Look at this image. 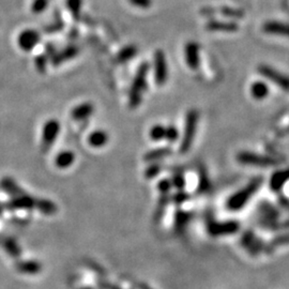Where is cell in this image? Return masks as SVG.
<instances>
[{
	"instance_id": "cell-18",
	"label": "cell",
	"mask_w": 289,
	"mask_h": 289,
	"mask_svg": "<svg viewBox=\"0 0 289 289\" xmlns=\"http://www.w3.org/2000/svg\"><path fill=\"white\" fill-rule=\"evenodd\" d=\"M109 139H110V136L106 131L97 130V131H93L92 133H90L88 137V143L93 148H102L107 143H109Z\"/></svg>"
},
{
	"instance_id": "cell-21",
	"label": "cell",
	"mask_w": 289,
	"mask_h": 289,
	"mask_svg": "<svg viewBox=\"0 0 289 289\" xmlns=\"http://www.w3.org/2000/svg\"><path fill=\"white\" fill-rule=\"evenodd\" d=\"M16 268L24 274H38L40 271L42 270V266L41 263L35 260H24L20 261L16 265Z\"/></svg>"
},
{
	"instance_id": "cell-19",
	"label": "cell",
	"mask_w": 289,
	"mask_h": 289,
	"mask_svg": "<svg viewBox=\"0 0 289 289\" xmlns=\"http://www.w3.org/2000/svg\"><path fill=\"white\" fill-rule=\"evenodd\" d=\"M36 202L34 198L28 195H20L8 205L11 209H31L36 207Z\"/></svg>"
},
{
	"instance_id": "cell-13",
	"label": "cell",
	"mask_w": 289,
	"mask_h": 289,
	"mask_svg": "<svg viewBox=\"0 0 289 289\" xmlns=\"http://www.w3.org/2000/svg\"><path fill=\"white\" fill-rule=\"evenodd\" d=\"M40 39L41 37L38 31L28 29L23 31L22 35L19 37V44L24 51L29 52L40 42Z\"/></svg>"
},
{
	"instance_id": "cell-20",
	"label": "cell",
	"mask_w": 289,
	"mask_h": 289,
	"mask_svg": "<svg viewBox=\"0 0 289 289\" xmlns=\"http://www.w3.org/2000/svg\"><path fill=\"white\" fill-rule=\"evenodd\" d=\"M250 91H251V95L255 99V100L261 101L269 95V86L266 84L265 81L256 80L252 84Z\"/></svg>"
},
{
	"instance_id": "cell-7",
	"label": "cell",
	"mask_w": 289,
	"mask_h": 289,
	"mask_svg": "<svg viewBox=\"0 0 289 289\" xmlns=\"http://www.w3.org/2000/svg\"><path fill=\"white\" fill-rule=\"evenodd\" d=\"M154 79L159 86L166 84L168 79V64L166 55L162 49H158L154 53Z\"/></svg>"
},
{
	"instance_id": "cell-26",
	"label": "cell",
	"mask_w": 289,
	"mask_h": 289,
	"mask_svg": "<svg viewBox=\"0 0 289 289\" xmlns=\"http://www.w3.org/2000/svg\"><path fill=\"white\" fill-rule=\"evenodd\" d=\"M284 244H289V233H285L283 235L275 237L274 239H272L266 246V253L273 252L275 250V247Z\"/></svg>"
},
{
	"instance_id": "cell-33",
	"label": "cell",
	"mask_w": 289,
	"mask_h": 289,
	"mask_svg": "<svg viewBox=\"0 0 289 289\" xmlns=\"http://www.w3.org/2000/svg\"><path fill=\"white\" fill-rule=\"evenodd\" d=\"M179 138V131L175 126L166 127V133H165V139H167L169 143H175Z\"/></svg>"
},
{
	"instance_id": "cell-14",
	"label": "cell",
	"mask_w": 289,
	"mask_h": 289,
	"mask_svg": "<svg viewBox=\"0 0 289 289\" xmlns=\"http://www.w3.org/2000/svg\"><path fill=\"white\" fill-rule=\"evenodd\" d=\"M78 53L79 49L77 46L75 45L68 46L67 48H64L63 51L54 54L51 58V62L53 65H55V67H58V65H60L61 63L73 59L74 57L77 56Z\"/></svg>"
},
{
	"instance_id": "cell-24",
	"label": "cell",
	"mask_w": 289,
	"mask_h": 289,
	"mask_svg": "<svg viewBox=\"0 0 289 289\" xmlns=\"http://www.w3.org/2000/svg\"><path fill=\"white\" fill-rule=\"evenodd\" d=\"M36 207L46 216H52L57 211V206L55 203L47 201V200H38L36 202Z\"/></svg>"
},
{
	"instance_id": "cell-32",
	"label": "cell",
	"mask_w": 289,
	"mask_h": 289,
	"mask_svg": "<svg viewBox=\"0 0 289 289\" xmlns=\"http://www.w3.org/2000/svg\"><path fill=\"white\" fill-rule=\"evenodd\" d=\"M189 220V214L183 212V211H178L176 214V228L180 230L181 228H183Z\"/></svg>"
},
{
	"instance_id": "cell-1",
	"label": "cell",
	"mask_w": 289,
	"mask_h": 289,
	"mask_svg": "<svg viewBox=\"0 0 289 289\" xmlns=\"http://www.w3.org/2000/svg\"><path fill=\"white\" fill-rule=\"evenodd\" d=\"M149 70V63L143 62L139 65L129 94V105L131 109H136V107L142 103L143 93L147 89V76Z\"/></svg>"
},
{
	"instance_id": "cell-8",
	"label": "cell",
	"mask_w": 289,
	"mask_h": 289,
	"mask_svg": "<svg viewBox=\"0 0 289 289\" xmlns=\"http://www.w3.org/2000/svg\"><path fill=\"white\" fill-rule=\"evenodd\" d=\"M240 243L243 249H245L252 256H257L262 252H266L267 244L251 230L245 231L242 235Z\"/></svg>"
},
{
	"instance_id": "cell-42",
	"label": "cell",
	"mask_w": 289,
	"mask_h": 289,
	"mask_svg": "<svg viewBox=\"0 0 289 289\" xmlns=\"http://www.w3.org/2000/svg\"><path fill=\"white\" fill-rule=\"evenodd\" d=\"M81 289H91V288H87V287H85V288H81Z\"/></svg>"
},
{
	"instance_id": "cell-41",
	"label": "cell",
	"mask_w": 289,
	"mask_h": 289,
	"mask_svg": "<svg viewBox=\"0 0 289 289\" xmlns=\"http://www.w3.org/2000/svg\"><path fill=\"white\" fill-rule=\"evenodd\" d=\"M110 289H119V288H117V287H115V286H112V287H110Z\"/></svg>"
},
{
	"instance_id": "cell-25",
	"label": "cell",
	"mask_w": 289,
	"mask_h": 289,
	"mask_svg": "<svg viewBox=\"0 0 289 289\" xmlns=\"http://www.w3.org/2000/svg\"><path fill=\"white\" fill-rule=\"evenodd\" d=\"M137 54V47L135 45H128L125 48H122L117 55L118 62H127L134 58Z\"/></svg>"
},
{
	"instance_id": "cell-43",
	"label": "cell",
	"mask_w": 289,
	"mask_h": 289,
	"mask_svg": "<svg viewBox=\"0 0 289 289\" xmlns=\"http://www.w3.org/2000/svg\"><path fill=\"white\" fill-rule=\"evenodd\" d=\"M148 289H149V288H148Z\"/></svg>"
},
{
	"instance_id": "cell-27",
	"label": "cell",
	"mask_w": 289,
	"mask_h": 289,
	"mask_svg": "<svg viewBox=\"0 0 289 289\" xmlns=\"http://www.w3.org/2000/svg\"><path fill=\"white\" fill-rule=\"evenodd\" d=\"M65 5H67L68 10L73 16V19L78 21L81 14L82 0H67V2H65Z\"/></svg>"
},
{
	"instance_id": "cell-39",
	"label": "cell",
	"mask_w": 289,
	"mask_h": 289,
	"mask_svg": "<svg viewBox=\"0 0 289 289\" xmlns=\"http://www.w3.org/2000/svg\"><path fill=\"white\" fill-rule=\"evenodd\" d=\"M171 181H169V180H166V179H164V180H162V181H160L159 182V189L160 191L163 193V194H166L169 189H170V187H171Z\"/></svg>"
},
{
	"instance_id": "cell-16",
	"label": "cell",
	"mask_w": 289,
	"mask_h": 289,
	"mask_svg": "<svg viewBox=\"0 0 289 289\" xmlns=\"http://www.w3.org/2000/svg\"><path fill=\"white\" fill-rule=\"evenodd\" d=\"M93 112H94L93 104L90 102H85L74 107L71 112V116L75 121H81L89 118L90 116L93 114Z\"/></svg>"
},
{
	"instance_id": "cell-37",
	"label": "cell",
	"mask_w": 289,
	"mask_h": 289,
	"mask_svg": "<svg viewBox=\"0 0 289 289\" xmlns=\"http://www.w3.org/2000/svg\"><path fill=\"white\" fill-rule=\"evenodd\" d=\"M171 184L175 185L177 188L182 189L185 185V180L183 177L182 172H177L176 175H173L172 180H171Z\"/></svg>"
},
{
	"instance_id": "cell-10",
	"label": "cell",
	"mask_w": 289,
	"mask_h": 289,
	"mask_svg": "<svg viewBox=\"0 0 289 289\" xmlns=\"http://www.w3.org/2000/svg\"><path fill=\"white\" fill-rule=\"evenodd\" d=\"M184 54H185V61L187 67L196 71L200 68L201 64V46L195 41H191L185 45L184 48Z\"/></svg>"
},
{
	"instance_id": "cell-40",
	"label": "cell",
	"mask_w": 289,
	"mask_h": 289,
	"mask_svg": "<svg viewBox=\"0 0 289 289\" xmlns=\"http://www.w3.org/2000/svg\"><path fill=\"white\" fill-rule=\"evenodd\" d=\"M187 198H188L187 194H185V193H179V194H177L175 197H173V201H175V202L178 203V204H181V203H183L184 201H186Z\"/></svg>"
},
{
	"instance_id": "cell-5",
	"label": "cell",
	"mask_w": 289,
	"mask_h": 289,
	"mask_svg": "<svg viewBox=\"0 0 289 289\" xmlns=\"http://www.w3.org/2000/svg\"><path fill=\"white\" fill-rule=\"evenodd\" d=\"M237 161L243 165H251V166H259V167L273 166V165L277 164V161L273 158H270V156L267 155L253 153L250 151H242L240 153H238Z\"/></svg>"
},
{
	"instance_id": "cell-38",
	"label": "cell",
	"mask_w": 289,
	"mask_h": 289,
	"mask_svg": "<svg viewBox=\"0 0 289 289\" xmlns=\"http://www.w3.org/2000/svg\"><path fill=\"white\" fill-rule=\"evenodd\" d=\"M131 5L140 9H149L152 5V0H129Z\"/></svg>"
},
{
	"instance_id": "cell-12",
	"label": "cell",
	"mask_w": 289,
	"mask_h": 289,
	"mask_svg": "<svg viewBox=\"0 0 289 289\" xmlns=\"http://www.w3.org/2000/svg\"><path fill=\"white\" fill-rule=\"evenodd\" d=\"M259 224L261 227L266 226L271 222L278 221L279 212L270 203H262L259 207Z\"/></svg>"
},
{
	"instance_id": "cell-11",
	"label": "cell",
	"mask_w": 289,
	"mask_h": 289,
	"mask_svg": "<svg viewBox=\"0 0 289 289\" xmlns=\"http://www.w3.org/2000/svg\"><path fill=\"white\" fill-rule=\"evenodd\" d=\"M262 30L267 35L286 37L289 39V23L269 21L262 25Z\"/></svg>"
},
{
	"instance_id": "cell-2",
	"label": "cell",
	"mask_w": 289,
	"mask_h": 289,
	"mask_svg": "<svg viewBox=\"0 0 289 289\" xmlns=\"http://www.w3.org/2000/svg\"><path fill=\"white\" fill-rule=\"evenodd\" d=\"M262 184V178H255L245 187L241 188L240 191L236 192L231 195L226 204V207L230 211H238L245 207V205L253 197V195L258 191Z\"/></svg>"
},
{
	"instance_id": "cell-9",
	"label": "cell",
	"mask_w": 289,
	"mask_h": 289,
	"mask_svg": "<svg viewBox=\"0 0 289 289\" xmlns=\"http://www.w3.org/2000/svg\"><path fill=\"white\" fill-rule=\"evenodd\" d=\"M60 132V123L56 119H51L45 122L42 130V145L46 148L51 147L57 139Z\"/></svg>"
},
{
	"instance_id": "cell-3",
	"label": "cell",
	"mask_w": 289,
	"mask_h": 289,
	"mask_svg": "<svg viewBox=\"0 0 289 289\" xmlns=\"http://www.w3.org/2000/svg\"><path fill=\"white\" fill-rule=\"evenodd\" d=\"M198 117H200V114H198V112L195 109L189 110L186 114L184 135L182 138V142H181V145H180L181 153H186L189 149H191L192 144L195 138V134H196Z\"/></svg>"
},
{
	"instance_id": "cell-17",
	"label": "cell",
	"mask_w": 289,
	"mask_h": 289,
	"mask_svg": "<svg viewBox=\"0 0 289 289\" xmlns=\"http://www.w3.org/2000/svg\"><path fill=\"white\" fill-rule=\"evenodd\" d=\"M206 28L210 31H226L235 32L239 29L238 24L235 22H222V21H210L206 25Z\"/></svg>"
},
{
	"instance_id": "cell-6",
	"label": "cell",
	"mask_w": 289,
	"mask_h": 289,
	"mask_svg": "<svg viewBox=\"0 0 289 289\" xmlns=\"http://www.w3.org/2000/svg\"><path fill=\"white\" fill-rule=\"evenodd\" d=\"M257 70L263 77L273 82L280 89L289 90V76H287L286 74L273 69L268 64H260Z\"/></svg>"
},
{
	"instance_id": "cell-30",
	"label": "cell",
	"mask_w": 289,
	"mask_h": 289,
	"mask_svg": "<svg viewBox=\"0 0 289 289\" xmlns=\"http://www.w3.org/2000/svg\"><path fill=\"white\" fill-rule=\"evenodd\" d=\"M211 187L210 181L208 178V173L206 172L205 169H202L200 175V184H198V192L206 193L208 192Z\"/></svg>"
},
{
	"instance_id": "cell-36",
	"label": "cell",
	"mask_w": 289,
	"mask_h": 289,
	"mask_svg": "<svg viewBox=\"0 0 289 289\" xmlns=\"http://www.w3.org/2000/svg\"><path fill=\"white\" fill-rule=\"evenodd\" d=\"M47 60H48L47 55H40L36 58V67L41 73H43L46 71Z\"/></svg>"
},
{
	"instance_id": "cell-23",
	"label": "cell",
	"mask_w": 289,
	"mask_h": 289,
	"mask_svg": "<svg viewBox=\"0 0 289 289\" xmlns=\"http://www.w3.org/2000/svg\"><path fill=\"white\" fill-rule=\"evenodd\" d=\"M172 153L171 148L169 147H162V148H156V149L150 150L149 152H147L144 156V160L146 162H155L159 161L163 158H166V156L170 155Z\"/></svg>"
},
{
	"instance_id": "cell-28",
	"label": "cell",
	"mask_w": 289,
	"mask_h": 289,
	"mask_svg": "<svg viewBox=\"0 0 289 289\" xmlns=\"http://www.w3.org/2000/svg\"><path fill=\"white\" fill-rule=\"evenodd\" d=\"M165 133H166V127L162 125H155L150 130V138L154 142H159L165 138Z\"/></svg>"
},
{
	"instance_id": "cell-29",
	"label": "cell",
	"mask_w": 289,
	"mask_h": 289,
	"mask_svg": "<svg viewBox=\"0 0 289 289\" xmlns=\"http://www.w3.org/2000/svg\"><path fill=\"white\" fill-rule=\"evenodd\" d=\"M2 184H3V187H4L5 191H7L9 194H12L15 196L22 195V189L15 184L14 181H12L10 179H5Z\"/></svg>"
},
{
	"instance_id": "cell-15",
	"label": "cell",
	"mask_w": 289,
	"mask_h": 289,
	"mask_svg": "<svg viewBox=\"0 0 289 289\" xmlns=\"http://www.w3.org/2000/svg\"><path fill=\"white\" fill-rule=\"evenodd\" d=\"M288 181H289V168L280 169L273 172V175L270 178L269 185L273 192H279Z\"/></svg>"
},
{
	"instance_id": "cell-35",
	"label": "cell",
	"mask_w": 289,
	"mask_h": 289,
	"mask_svg": "<svg viewBox=\"0 0 289 289\" xmlns=\"http://www.w3.org/2000/svg\"><path fill=\"white\" fill-rule=\"evenodd\" d=\"M162 166L158 163H154L152 165H150L149 167H148L145 171V177L147 179H153L154 177H156L160 173Z\"/></svg>"
},
{
	"instance_id": "cell-22",
	"label": "cell",
	"mask_w": 289,
	"mask_h": 289,
	"mask_svg": "<svg viewBox=\"0 0 289 289\" xmlns=\"http://www.w3.org/2000/svg\"><path fill=\"white\" fill-rule=\"evenodd\" d=\"M74 161H75V154H74V152L65 150V151H61L56 156L55 164L58 168L64 169V168L72 166Z\"/></svg>"
},
{
	"instance_id": "cell-31",
	"label": "cell",
	"mask_w": 289,
	"mask_h": 289,
	"mask_svg": "<svg viewBox=\"0 0 289 289\" xmlns=\"http://www.w3.org/2000/svg\"><path fill=\"white\" fill-rule=\"evenodd\" d=\"M5 249L12 256V257H20L21 249L13 239H8V240L5 241Z\"/></svg>"
},
{
	"instance_id": "cell-34",
	"label": "cell",
	"mask_w": 289,
	"mask_h": 289,
	"mask_svg": "<svg viewBox=\"0 0 289 289\" xmlns=\"http://www.w3.org/2000/svg\"><path fill=\"white\" fill-rule=\"evenodd\" d=\"M49 0H34L31 9L34 13H41L47 9Z\"/></svg>"
},
{
	"instance_id": "cell-4",
	"label": "cell",
	"mask_w": 289,
	"mask_h": 289,
	"mask_svg": "<svg viewBox=\"0 0 289 289\" xmlns=\"http://www.w3.org/2000/svg\"><path fill=\"white\" fill-rule=\"evenodd\" d=\"M240 229V224L236 221H226V222H218L210 220L207 223V231L212 237H221L227 235L237 234Z\"/></svg>"
}]
</instances>
